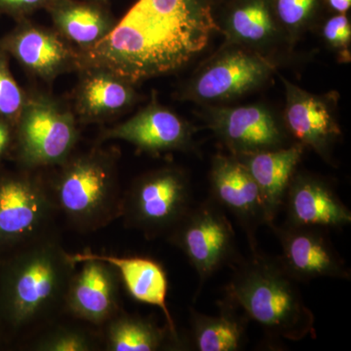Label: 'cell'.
Wrapping results in <instances>:
<instances>
[{
    "label": "cell",
    "instance_id": "5bb4252c",
    "mask_svg": "<svg viewBox=\"0 0 351 351\" xmlns=\"http://www.w3.org/2000/svg\"><path fill=\"white\" fill-rule=\"evenodd\" d=\"M283 205L287 225L329 230L351 223L350 209L330 182L315 175L295 173Z\"/></svg>",
    "mask_w": 351,
    "mask_h": 351
},
{
    "label": "cell",
    "instance_id": "4316f807",
    "mask_svg": "<svg viewBox=\"0 0 351 351\" xmlns=\"http://www.w3.org/2000/svg\"><path fill=\"white\" fill-rule=\"evenodd\" d=\"M322 34L332 49L338 50L348 61L350 56L351 25L346 14H338L328 19L323 25Z\"/></svg>",
    "mask_w": 351,
    "mask_h": 351
},
{
    "label": "cell",
    "instance_id": "d4e9b609",
    "mask_svg": "<svg viewBox=\"0 0 351 351\" xmlns=\"http://www.w3.org/2000/svg\"><path fill=\"white\" fill-rule=\"evenodd\" d=\"M99 339L84 328L60 326L44 332L32 345L38 351H91L97 350Z\"/></svg>",
    "mask_w": 351,
    "mask_h": 351
},
{
    "label": "cell",
    "instance_id": "7c38bea8",
    "mask_svg": "<svg viewBox=\"0 0 351 351\" xmlns=\"http://www.w3.org/2000/svg\"><path fill=\"white\" fill-rule=\"evenodd\" d=\"M75 270L64 297V308L73 317L104 326L119 313V272L104 261L88 258Z\"/></svg>",
    "mask_w": 351,
    "mask_h": 351
},
{
    "label": "cell",
    "instance_id": "2e32d148",
    "mask_svg": "<svg viewBox=\"0 0 351 351\" xmlns=\"http://www.w3.org/2000/svg\"><path fill=\"white\" fill-rule=\"evenodd\" d=\"M71 260L78 265L88 258L104 261L110 263L119 272L120 279L136 301L149 304L161 309L167 322V327L173 336L179 338L174 320L167 304L168 277L162 265L152 258L145 257H117L105 254H69Z\"/></svg>",
    "mask_w": 351,
    "mask_h": 351
},
{
    "label": "cell",
    "instance_id": "f546056e",
    "mask_svg": "<svg viewBox=\"0 0 351 351\" xmlns=\"http://www.w3.org/2000/svg\"><path fill=\"white\" fill-rule=\"evenodd\" d=\"M330 8L338 14H346L350 10L351 0H327Z\"/></svg>",
    "mask_w": 351,
    "mask_h": 351
},
{
    "label": "cell",
    "instance_id": "44dd1931",
    "mask_svg": "<svg viewBox=\"0 0 351 351\" xmlns=\"http://www.w3.org/2000/svg\"><path fill=\"white\" fill-rule=\"evenodd\" d=\"M191 325L193 343L199 351H237L244 341L245 319L226 299L216 316L191 309Z\"/></svg>",
    "mask_w": 351,
    "mask_h": 351
},
{
    "label": "cell",
    "instance_id": "5b68a950",
    "mask_svg": "<svg viewBox=\"0 0 351 351\" xmlns=\"http://www.w3.org/2000/svg\"><path fill=\"white\" fill-rule=\"evenodd\" d=\"M193 206L188 176L164 168L140 178L123 195L121 217L127 228L149 239L168 234Z\"/></svg>",
    "mask_w": 351,
    "mask_h": 351
},
{
    "label": "cell",
    "instance_id": "4dcf8cb0",
    "mask_svg": "<svg viewBox=\"0 0 351 351\" xmlns=\"http://www.w3.org/2000/svg\"><path fill=\"white\" fill-rule=\"evenodd\" d=\"M9 142H10V134L8 128L0 122V157L5 152Z\"/></svg>",
    "mask_w": 351,
    "mask_h": 351
},
{
    "label": "cell",
    "instance_id": "cb8c5ba5",
    "mask_svg": "<svg viewBox=\"0 0 351 351\" xmlns=\"http://www.w3.org/2000/svg\"><path fill=\"white\" fill-rule=\"evenodd\" d=\"M131 99V90L110 75L94 76L83 89V104L94 114L119 110L128 105Z\"/></svg>",
    "mask_w": 351,
    "mask_h": 351
},
{
    "label": "cell",
    "instance_id": "f1b7e54d",
    "mask_svg": "<svg viewBox=\"0 0 351 351\" xmlns=\"http://www.w3.org/2000/svg\"><path fill=\"white\" fill-rule=\"evenodd\" d=\"M52 1L53 0H0V7L12 10H31Z\"/></svg>",
    "mask_w": 351,
    "mask_h": 351
},
{
    "label": "cell",
    "instance_id": "6da1fadb",
    "mask_svg": "<svg viewBox=\"0 0 351 351\" xmlns=\"http://www.w3.org/2000/svg\"><path fill=\"white\" fill-rule=\"evenodd\" d=\"M217 29L208 0H138L88 56L115 77L135 82L182 68Z\"/></svg>",
    "mask_w": 351,
    "mask_h": 351
},
{
    "label": "cell",
    "instance_id": "52a82bcc",
    "mask_svg": "<svg viewBox=\"0 0 351 351\" xmlns=\"http://www.w3.org/2000/svg\"><path fill=\"white\" fill-rule=\"evenodd\" d=\"M57 213L52 191L36 179L0 178V258L49 234Z\"/></svg>",
    "mask_w": 351,
    "mask_h": 351
},
{
    "label": "cell",
    "instance_id": "8992f818",
    "mask_svg": "<svg viewBox=\"0 0 351 351\" xmlns=\"http://www.w3.org/2000/svg\"><path fill=\"white\" fill-rule=\"evenodd\" d=\"M167 235L197 272L200 287L237 258L232 223L211 198L189 208Z\"/></svg>",
    "mask_w": 351,
    "mask_h": 351
},
{
    "label": "cell",
    "instance_id": "e0dca14e",
    "mask_svg": "<svg viewBox=\"0 0 351 351\" xmlns=\"http://www.w3.org/2000/svg\"><path fill=\"white\" fill-rule=\"evenodd\" d=\"M306 147L293 145L237 156L246 166L257 184L262 197L267 226L274 225L279 210L283 206L286 193Z\"/></svg>",
    "mask_w": 351,
    "mask_h": 351
},
{
    "label": "cell",
    "instance_id": "ac0fdd59",
    "mask_svg": "<svg viewBox=\"0 0 351 351\" xmlns=\"http://www.w3.org/2000/svg\"><path fill=\"white\" fill-rule=\"evenodd\" d=\"M107 137L127 141L143 151L161 152L188 149L193 133L175 113L154 105L108 132Z\"/></svg>",
    "mask_w": 351,
    "mask_h": 351
},
{
    "label": "cell",
    "instance_id": "9a60e30c",
    "mask_svg": "<svg viewBox=\"0 0 351 351\" xmlns=\"http://www.w3.org/2000/svg\"><path fill=\"white\" fill-rule=\"evenodd\" d=\"M282 82L286 91V130L297 143L330 160L332 145L341 136L331 101L308 93L284 78Z\"/></svg>",
    "mask_w": 351,
    "mask_h": 351
},
{
    "label": "cell",
    "instance_id": "7a4b0ae2",
    "mask_svg": "<svg viewBox=\"0 0 351 351\" xmlns=\"http://www.w3.org/2000/svg\"><path fill=\"white\" fill-rule=\"evenodd\" d=\"M75 265L51 233L0 258V334L6 343L64 308Z\"/></svg>",
    "mask_w": 351,
    "mask_h": 351
},
{
    "label": "cell",
    "instance_id": "4fadbf2b",
    "mask_svg": "<svg viewBox=\"0 0 351 351\" xmlns=\"http://www.w3.org/2000/svg\"><path fill=\"white\" fill-rule=\"evenodd\" d=\"M73 119L49 104L36 103L27 108L20 127V152L29 166L60 164L75 145Z\"/></svg>",
    "mask_w": 351,
    "mask_h": 351
},
{
    "label": "cell",
    "instance_id": "484cf974",
    "mask_svg": "<svg viewBox=\"0 0 351 351\" xmlns=\"http://www.w3.org/2000/svg\"><path fill=\"white\" fill-rule=\"evenodd\" d=\"M279 25L291 34L301 31L311 21L319 0H269Z\"/></svg>",
    "mask_w": 351,
    "mask_h": 351
},
{
    "label": "cell",
    "instance_id": "83f0119b",
    "mask_svg": "<svg viewBox=\"0 0 351 351\" xmlns=\"http://www.w3.org/2000/svg\"><path fill=\"white\" fill-rule=\"evenodd\" d=\"M22 106V94L8 69L0 62V114L12 117Z\"/></svg>",
    "mask_w": 351,
    "mask_h": 351
},
{
    "label": "cell",
    "instance_id": "3957f363",
    "mask_svg": "<svg viewBox=\"0 0 351 351\" xmlns=\"http://www.w3.org/2000/svg\"><path fill=\"white\" fill-rule=\"evenodd\" d=\"M298 283L279 258L252 252V257L240 262L233 272L225 299L270 336L301 341L315 336V319Z\"/></svg>",
    "mask_w": 351,
    "mask_h": 351
},
{
    "label": "cell",
    "instance_id": "277c9868",
    "mask_svg": "<svg viewBox=\"0 0 351 351\" xmlns=\"http://www.w3.org/2000/svg\"><path fill=\"white\" fill-rule=\"evenodd\" d=\"M51 191L58 213L80 232H97L121 217L123 195L112 164L100 154L71 161Z\"/></svg>",
    "mask_w": 351,
    "mask_h": 351
},
{
    "label": "cell",
    "instance_id": "d6986e66",
    "mask_svg": "<svg viewBox=\"0 0 351 351\" xmlns=\"http://www.w3.org/2000/svg\"><path fill=\"white\" fill-rule=\"evenodd\" d=\"M223 31L234 45L260 48L277 38L279 24L269 0H237L226 13Z\"/></svg>",
    "mask_w": 351,
    "mask_h": 351
},
{
    "label": "cell",
    "instance_id": "7402d4cb",
    "mask_svg": "<svg viewBox=\"0 0 351 351\" xmlns=\"http://www.w3.org/2000/svg\"><path fill=\"white\" fill-rule=\"evenodd\" d=\"M14 50L23 64L40 75L54 73L68 58V51L59 39L36 29L22 32Z\"/></svg>",
    "mask_w": 351,
    "mask_h": 351
},
{
    "label": "cell",
    "instance_id": "1f68e13d",
    "mask_svg": "<svg viewBox=\"0 0 351 351\" xmlns=\"http://www.w3.org/2000/svg\"><path fill=\"white\" fill-rule=\"evenodd\" d=\"M4 345H6L5 339H4L3 337H2V335L0 334V348H1V346H3Z\"/></svg>",
    "mask_w": 351,
    "mask_h": 351
},
{
    "label": "cell",
    "instance_id": "9c48e42d",
    "mask_svg": "<svg viewBox=\"0 0 351 351\" xmlns=\"http://www.w3.org/2000/svg\"><path fill=\"white\" fill-rule=\"evenodd\" d=\"M280 242L284 269L298 282L318 278L350 280V270L323 228L272 225Z\"/></svg>",
    "mask_w": 351,
    "mask_h": 351
},
{
    "label": "cell",
    "instance_id": "ba28073f",
    "mask_svg": "<svg viewBox=\"0 0 351 351\" xmlns=\"http://www.w3.org/2000/svg\"><path fill=\"white\" fill-rule=\"evenodd\" d=\"M274 71V64L257 51L237 45L199 69L189 88L191 96L199 101L230 100L262 85Z\"/></svg>",
    "mask_w": 351,
    "mask_h": 351
},
{
    "label": "cell",
    "instance_id": "8fae6325",
    "mask_svg": "<svg viewBox=\"0 0 351 351\" xmlns=\"http://www.w3.org/2000/svg\"><path fill=\"white\" fill-rule=\"evenodd\" d=\"M208 122L234 156L288 145L285 126L263 106L212 108Z\"/></svg>",
    "mask_w": 351,
    "mask_h": 351
},
{
    "label": "cell",
    "instance_id": "ffe728a7",
    "mask_svg": "<svg viewBox=\"0 0 351 351\" xmlns=\"http://www.w3.org/2000/svg\"><path fill=\"white\" fill-rule=\"evenodd\" d=\"M104 326V341L110 351H156L181 343L167 327L163 329L147 318L122 311Z\"/></svg>",
    "mask_w": 351,
    "mask_h": 351
},
{
    "label": "cell",
    "instance_id": "603a6c76",
    "mask_svg": "<svg viewBox=\"0 0 351 351\" xmlns=\"http://www.w3.org/2000/svg\"><path fill=\"white\" fill-rule=\"evenodd\" d=\"M53 8L57 25L75 43H97L107 32V20L96 7L61 0Z\"/></svg>",
    "mask_w": 351,
    "mask_h": 351
},
{
    "label": "cell",
    "instance_id": "30bf717a",
    "mask_svg": "<svg viewBox=\"0 0 351 351\" xmlns=\"http://www.w3.org/2000/svg\"><path fill=\"white\" fill-rule=\"evenodd\" d=\"M211 199L230 212L243 228L252 252L257 250L256 232L267 225L260 191L253 178L237 156L218 154L210 171Z\"/></svg>",
    "mask_w": 351,
    "mask_h": 351
}]
</instances>
